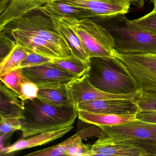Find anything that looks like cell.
Listing matches in <instances>:
<instances>
[{
    "instance_id": "cell-1",
    "label": "cell",
    "mask_w": 156,
    "mask_h": 156,
    "mask_svg": "<svg viewBox=\"0 0 156 156\" xmlns=\"http://www.w3.org/2000/svg\"><path fill=\"white\" fill-rule=\"evenodd\" d=\"M95 21L110 33L115 49L122 55H156V33L140 27L125 14L98 18Z\"/></svg>"
},
{
    "instance_id": "cell-2",
    "label": "cell",
    "mask_w": 156,
    "mask_h": 156,
    "mask_svg": "<svg viewBox=\"0 0 156 156\" xmlns=\"http://www.w3.org/2000/svg\"><path fill=\"white\" fill-rule=\"evenodd\" d=\"M77 111L76 107L54 105L38 98L24 100L23 138L73 125Z\"/></svg>"
},
{
    "instance_id": "cell-3",
    "label": "cell",
    "mask_w": 156,
    "mask_h": 156,
    "mask_svg": "<svg viewBox=\"0 0 156 156\" xmlns=\"http://www.w3.org/2000/svg\"><path fill=\"white\" fill-rule=\"evenodd\" d=\"M90 65L88 79L99 90L116 94L140 93L136 80L115 57H92Z\"/></svg>"
},
{
    "instance_id": "cell-4",
    "label": "cell",
    "mask_w": 156,
    "mask_h": 156,
    "mask_svg": "<svg viewBox=\"0 0 156 156\" xmlns=\"http://www.w3.org/2000/svg\"><path fill=\"white\" fill-rule=\"evenodd\" d=\"M67 23L84 44L90 58L115 57V41L105 28L91 19H61Z\"/></svg>"
},
{
    "instance_id": "cell-5",
    "label": "cell",
    "mask_w": 156,
    "mask_h": 156,
    "mask_svg": "<svg viewBox=\"0 0 156 156\" xmlns=\"http://www.w3.org/2000/svg\"><path fill=\"white\" fill-rule=\"evenodd\" d=\"M4 29L22 30L45 40L54 45L63 58L73 54L67 42L56 31L52 20L38 9L13 20Z\"/></svg>"
},
{
    "instance_id": "cell-6",
    "label": "cell",
    "mask_w": 156,
    "mask_h": 156,
    "mask_svg": "<svg viewBox=\"0 0 156 156\" xmlns=\"http://www.w3.org/2000/svg\"><path fill=\"white\" fill-rule=\"evenodd\" d=\"M117 59L137 83L140 93L156 94V57L151 55H122Z\"/></svg>"
},
{
    "instance_id": "cell-7",
    "label": "cell",
    "mask_w": 156,
    "mask_h": 156,
    "mask_svg": "<svg viewBox=\"0 0 156 156\" xmlns=\"http://www.w3.org/2000/svg\"><path fill=\"white\" fill-rule=\"evenodd\" d=\"M98 138L92 145V156H147L135 139L105 132Z\"/></svg>"
},
{
    "instance_id": "cell-8",
    "label": "cell",
    "mask_w": 156,
    "mask_h": 156,
    "mask_svg": "<svg viewBox=\"0 0 156 156\" xmlns=\"http://www.w3.org/2000/svg\"><path fill=\"white\" fill-rule=\"evenodd\" d=\"M70 96L75 106L79 103L97 100L133 99L140 93L129 94H116L106 93L95 87L90 83L87 74L72 81L67 84Z\"/></svg>"
},
{
    "instance_id": "cell-9",
    "label": "cell",
    "mask_w": 156,
    "mask_h": 156,
    "mask_svg": "<svg viewBox=\"0 0 156 156\" xmlns=\"http://www.w3.org/2000/svg\"><path fill=\"white\" fill-rule=\"evenodd\" d=\"M22 69L24 75L38 87L54 84H68L76 78L51 62Z\"/></svg>"
},
{
    "instance_id": "cell-10",
    "label": "cell",
    "mask_w": 156,
    "mask_h": 156,
    "mask_svg": "<svg viewBox=\"0 0 156 156\" xmlns=\"http://www.w3.org/2000/svg\"><path fill=\"white\" fill-rule=\"evenodd\" d=\"M136 98L83 102L77 104L76 108L77 110H85L93 113L119 115H134L140 111Z\"/></svg>"
},
{
    "instance_id": "cell-11",
    "label": "cell",
    "mask_w": 156,
    "mask_h": 156,
    "mask_svg": "<svg viewBox=\"0 0 156 156\" xmlns=\"http://www.w3.org/2000/svg\"><path fill=\"white\" fill-rule=\"evenodd\" d=\"M59 1L87 10L98 18L127 13L130 9L129 0H60Z\"/></svg>"
},
{
    "instance_id": "cell-12",
    "label": "cell",
    "mask_w": 156,
    "mask_h": 156,
    "mask_svg": "<svg viewBox=\"0 0 156 156\" xmlns=\"http://www.w3.org/2000/svg\"><path fill=\"white\" fill-rule=\"evenodd\" d=\"M103 132L118 134L139 140H156V124L139 119L114 126H100Z\"/></svg>"
},
{
    "instance_id": "cell-13",
    "label": "cell",
    "mask_w": 156,
    "mask_h": 156,
    "mask_svg": "<svg viewBox=\"0 0 156 156\" xmlns=\"http://www.w3.org/2000/svg\"><path fill=\"white\" fill-rule=\"evenodd\" d=\"M1 31L9 34L16 44L30 51L50 58H63L54 45L36 35L16 29H4Z\"/></svg>"
},
{
    "instance_id": "cell-14",
    "label": "cell",
    "mask_w": 156,
    "mask_h": 156,
    "mask_svg": "<svg viewBox=\"0 0 156 156\" xmlns=\"http://www.w3.org/2000/svg\"><path fill=\"white\" fill-rule=\"evenodd\" d=\"M102 129L96 125H91L85 127L69 138L59 144L47 148L26 154V156H66L67 150L77 142L88 138L100 136L103 133Z\"/></svg>"
},
{
    "instance_id": "cell-15",
    "label": "cell",
    "mask_w": 156,
    "mask_h": 156,
    "mask_svg": "<svg viewBox=\"0 0 156 156\" xmlns=\"http://www.w3.org/2000/svg\"><path fill=\"white\" fill-rule=\"evenodd\" d=\"M38 9L51 20L67 19L81 20L97 19L95 15L89 11L72 6L59 1L48 2L39 7Z\"/></svg>"
},
{
    "instance_id": "cell-16",
    "label": "cell",
    "mask_w": 156,
    "mask_h": 156,
    "mask_svg": "<svg viewBox=\"0 0 156 156\" xmlns=\"http://www.w3.org/2000/svg\"><path fill=\"white\" fill-rule=\"evenodd\" d=\"M73 128V125L51 131L42 132L28 138L23 139L15 142L4 150L5 154L47 144L63 136Z\"/></svg>"
},
{
    "instance_id": "cell-17",
    "label": "cell",
    "mask_w": 156,
    "mask_h": 156,
    "mask_svg": "<svg viewBox=\"0 0 156 156\" xmlns=\"http://www.w3.org/2000/svg\"><path fill=\"white\" fill-rule=\"evenodd\" d=\"M48 2V0H11L7 9L1 13L0 30L13 20L38 9Z\"/></svg>"
},
{
    "instance_id": "cell-18",
    "label": "cell",
    "mask_w": 156,
    "mask_h": 156,
    "mask_svg": "<svg viewBox=\"0 0 156 156\" xmlns=\"http://www.w3.org/2000/svg\"><path fill=\"white\" fill-rule=\"evenodd\" d=\"M24 101L3 83L0 86V117L23 119Z\"/></svg>"
},
{
    "instance_id": "cell-19",
    "label": "cell",
    "mask_w": 156,
    "mask_h": 156,
    "mask_svg": "<svg viewBox=\"0 0 156 156\" xmlns=\"http://www.w3.org/2000/svg\"><path fill=\"white\" fill-rule=\"evenodd\" d=\"M38 87V98L58 106H75L71 99L67 84L45 85Z\"/></svg>"
},
{
    "instance_id": "cell-20",
    "label": "cell",
    "mask_w": 156,
    "mask_h": 156,
    "mask_svg": "<svg viewBox=\"0 0 156 156\" xmlns=\"http://www.w3.org/2000/svg\"><path fill=\"white\" fill-rule=\"evenodd\" d=\"M57 32L67 42L73 54L85 62H90L88 52L77 34L62 20H51Z\"/></svg>"
},
{
    "instance_id": "cell-21",
    "label": "cell",
    "mask_w": 156,
    "mask_h": 156,
    "mask_svg": "<svg viewBox=\"0 0 156 156\" xmlns=\"http://www.w3.org/2000/svg\"><path fill=\"white\" fill-rule=\"evenodd\" d=\"M136 115H119L115 114L95 113L79 110L77 116L79 119L87 124L96 126H114L127 123L135 120Z\"/></svg>"
},
{
    "instance_id": "cell-22",
    "label": "cell",
    "mask_w": 156,
    "mask_h": 156,
    "mask_svg": "<svg viewBox=\"0 0 156 156\" xmlns=\"http://www.w3.org/2000/svg\"><path fill=\"white\" fill-rule=\"evenodd\" d=\"M51 63L74 76L76 78L87 74L90 67V62H85L73 54L64 58H54Z\"/></svg>"
},
{
    "instance_id": "cell-23",
    "label": "cell",
    "mask_w": 156,
    "mask_h": 156,
    "mask_svg": "<svg viewBox=\"0 0 156 156\" xmlns=\"http://www.w3.org/2000/svg\"><path fill=\"white\" fill-rule=\"evenodd\" d=\"M29 52V49L16 44L12 50L1 61L0 76L20 68L21 64L27 57Z\"/></svg>"
},
{
    "instance_id": "cell-24",
    "label": "cell",
    "mask_w": 156,
    "mask_h": 156,
    "mask_svg": "<svg viewBox=\"0 0 156 156\" xmlns=\"http://www.w3.org/2000/svg\"><path fill=\"white\" fill-rule=\"evenodd\" d=\"M24 77L22 68L15 69L0 76L2 83L20 97L21 84Z\"/></svg>"
},
{
    "instance_id": "cell-25",
    "label": "cell",
    "mask_w": 156,
    "mask_h": 156,
    "mask_svg": "<svg viewBox=\"0 0 156 156\" xmlns=\"http://www.w3.org/2000/svg\"><path fill=\"white\" fill-rule=\"evenodd\" d=\"M136 101L140 111H156V94L140 93Z\"/></svg>"
},
{
    "instance_id": "cell-26",
    "label": "cell",
    "mask_w": 156,
    "mask_h": 156,
    "mask_svg": "<svg viewBox=\"0 0 156 156\" xmlns=\"http://www.w3.org/2000/svg\"><path fill=\"white\" fill-rule=\"evenodd\" d=\"M39 88L38 85L24 76L20 86V97L23 100L37 98Z\"/></svg>"
},
{
    "instance_id": "cell-27",
    "label": "cell",
    "mask_w": 156,
    "mask_h": 156,
    "mask_svg": "<svg viewBox=\"0 0 156 156\" xmlns=\"http://www.w3.org/2000/svg\"><path fill=\"white\" fill-rule=\"evenodd\" d=\"M53 59L29 50L28 55L23 61L20 67L23 68L24 67H31L51 62Z\"/></svg>"
},
{
    "instance_id": "cell-28",
    "label": "cell",
    "mask_w": 156,
    "mask_h": 156,
    "mask_svg": "<svg viewBox=\"0 0 156 156\" xmlns=\"http://www.w3.org/2000/svg\"><path fill=\"white\" fill-rule=\"evenodd\" d=\"M21 119L17 117H1V135H4L16 130H21Z\"/></svg>"
},
{
    "instance_id": "cell-29",
    "label": "cell",
    "mask_w": 156,
    "mask_h": 156,
    "mask_svg": "<svg viewBox=\"0 0 156 156\" xmlns=\"http://www.w3.org/2000/svg\"><path fill=\"white\" fill-rule=\"evenodd\" d=\"M132 21L140 27L156 33V6L149 13Z\"/></svg>"
},
{
    "instance_id": "cell-30",
    "label": "cell",
    "mask_w": 156,
    "mask_h": 156,
    "mask_svg": "<svg viewBox=\"0 0 156 156\" xmlns=\"http://www.w3.org/2000/svg\"><path fill=\"white\" fill-rule=\"evenodd\" d=\"M66 156H92V146L86 145L82 141L77 142L67 150Z\"/></svg>"
},
{
    "instance_id": "cell-31",
    "label": "cell",
    "mask_w": 156,
    "mask_h": 156,
    "mask_svg": "<svg viewBox=\"0 0 156 156\" xmlns=\"http://www.w3.org/2000/svg\"><path fill=\"white\" fill-rule=\"evenodd\" d=\"M16 45V43L13 39L9 38L5 32L1 31V61Z\"/></svg>"
},
{
    "instance_id": "cell-32",
    "label": "cell",
    "mask_w": 156,
    "mask_h": 156,
    "mask_svg": "<svg viewBox=\"0 0 156 156\" xmlns=\"http://www.w3.org/2000/svg\"><path fill=\"white\" fill-rule=\"evenodd\" d=\"M136 140L139 146L146 151L147 156H156V140Z\"/></svg>"
},
{
    "instance_id": "cell-33",
    "label": "cell",
    "mask_w": 156,
    "mask_h": 156,
    "mask_svg": "<svg viewBox=\"0 0 156 156\" xmlns=\"http://www.w3.org/2000/svg\"><path fill=\"white\" fill-rule=\"evenodd\" d=\"M136 119L156 124V111H140L136 115Z\"/></svg>"
},
{
    "instance_id": "cell-34",
    "label": "cell",
    "mask_w": 156,
    "mask_h": 156,
    "mask_svg": "<svg viewBox=\"0 0 156 156\" xmlns=\"http://www.w3.org/2000/svg\"><path fill=\"white\" fill-rule=\"evenodd\" d=\"M11 0H0V12L2 13L8 7Z\"/></svg>"
},
{
    "instance_id": "cell-35",
    "label": "cell",
    "mask_w": 156,
    "mask_h": 156,
    "mask_svg": "<svg viewBox=\"0 0 156 156\" xmlns=\"http://www.w3.org/2000/svg\"><path fill=\"white\" fill-rule=\"evenodd\" d=\"M131 4L138 8H142L144 4L145 0H129Z\"/></svg>"
},
{
    "instance_id": "cell-36",
    "label": "cell",
    "mask_w": 156,
    "mask_h": 156,
    "mask_svg": "<svg viewBox=\"0 0 156 156\" xmlns=\"http://www.w3.org/2000/svg\"><path fill=\"white\" fill-rule=\"evenodd\" d=\"M150 1L153 3L154 7L156 6V0H150Z\"/></svg>"
},
{
    "instance_id": "cell-37",
    "label": "cell",
    "mask_w": 156,
    "mask_h": 156,
    "mask_svg": "<svg viewBox=\"0 0 156 156\" xmlns=\"http://www.w3.org/2000/svg\"><path fill=\"white\" fill-rule=\"evenodd\" d=\"M49 2L56 1H60V0H48Z\"/></svg>"
},
{
    "instance_id": "cell-38",
    "label": "cell",
    "mask_w": 156,
    "mask_h": 156,
    "mask_svg": "<svg viewBox=\"0 0 156 156\" xmlns=\"http://www.w3.org/2000/svg\"><path fill=\"white\" fill-rule=\"evenodd\" d=\"M153 56H155V57H156V55H153Z\"/></svg>"
}]
</instances>
